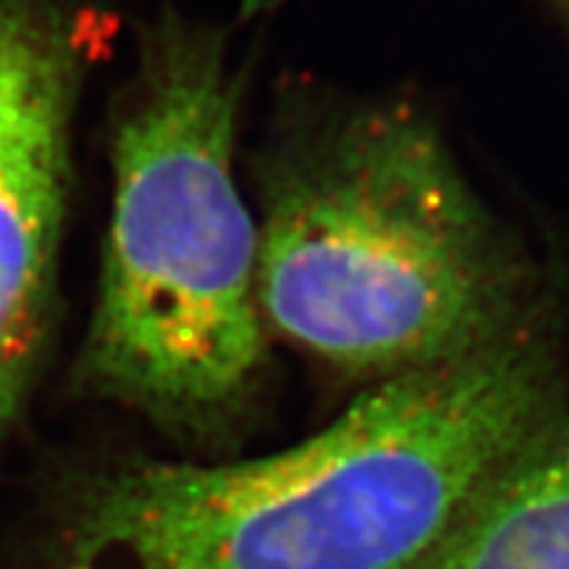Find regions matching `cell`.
<instances>
[{
  "label": "cell",
  "mask_w": 569,
  "mask_h": 569,
  "mask_svg": "<svg viewBox=\"0 0 569 569\" xmlns=\"http://www.w3.org/2000/svg\"><path fill=\"white\" fill-rule=\"evenodd\" d=\"M553 411V359L525 327L375 382L264 457L117 469L82 498L74 569H425Z\"/></svg>",
  "instance_id": "obj_1"
},
{
  "label": "cell",
  "mask_w": 569,
  "mask_h": 569,
  "mask_svg": "<svg viewBox=\"0 0 569 569\" xmlns=\"http://www.w3.org/2000/svg\"><path fill=\"white\" fill-rule=\"evenodd\" d=\"M256 227L264 325L340 372L388 380L528 327L522 264L436 127L401 106L284 148Z\"/></svg>",
  "instance_id": "obj_2"
},
{
  "label": "cell",
  "mask_w": 569,
  "mask_h": 569,
  "mask_svg": "<svg viewBox=\"0 0 569 569\" xmlns=\"http://www.w3.org/2000/svg\"><path fill=\"white\" fill-rule=\"evenodd\" d=\"M238 111L224 40L163 21L113 134L109 243L77 380L182 436L230 425L267 365Z\"/></svg>",
  "instance_id": "obj_3"
},
{
  "label": "cell",
  "mask_w": 569,
  "mask_h": 569,
  "mask_svg": "<svg viewBox=\"0 0 569 569\" xmlns=\"http://www.w3.org/2000/svg\"><path fill=\"white\" fill-rule=\"evenodd\" d=\"M77 84L80 48L59 6L0 0V436L51 330Z\"/></svg>",
  "instance_id": "obj_4"
},
{
  "label": "cell",
  "mask_w": 569,
  "mask_h": 569,
  "mask_svg": "<svg viewBox=\"0 0 569 569\" xmlns=\"http://www.w3.org/2000/svg\"><path fill=\"white\" fill-rule=\"evenodd\" d=\"M425 569H569V411L519 448Z\"/></svg>",
  "instance_id": "obj_5"
},
{
  "label": "cell",
  "mask_w": 569,
  "mask_h": 569,
  "mask_svg": "<svg viewBox=\"0 0 569 569\" xmlns=\"http://www.w3.org/2000/svg\"><path fill=\"white\" fill-rule=\"evenodd\" d=\"M561 3H565V9H567V13H569V0H561Z\"/></svg>",
  "instance_id": "obj_6"
}]
</instances>
